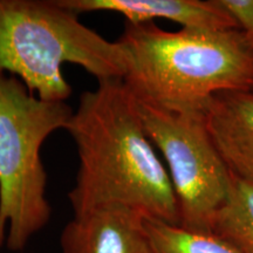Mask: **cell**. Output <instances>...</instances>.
<instances>
[{"instance_id": "obj_9", "label": "cell", "mask_w": 253, "mask_h": 253, "mask_svg": "<svg viewBox=\"0 0 253 253\" xmlns=\"http://www.w3.org/2000/svg\"><path fill=\"white\" fill-rule=\"evenodd\" d=\"M211 233L242 253H253V183L232 175L229 194L214 218Z\"/></svg>"}, {"instance_id": "obj_8", "label": "cell", "mask_w": 253, "mask_h": 253, "mask_svg": "<svg viewBox=\"0 0 253 253\" xmlns=\"http://www.w3.org/2000/svg\"><path fill=\"white\" fill-rule=\"evenodd\" d=\"M204 119L230 172L253 183V91L214 95Z\"/></svg>"}, {"instance_id": "obj_7", "label": "cell", "mask_w": 253, "mask_h": 253, "mask_svg": "<svg viewBox=\"0 0 253 253\" xmlns=\"http://www.w3.org/2000/svg\"><path fill=\"white\" fill-rule=\"evenodd\" d=\"M59 2L79 15L89 12H115L130 24L167 19L188 30H239L216 0H59Z\"/></svg>"}, {"instance_id": "obj_1", "label": "cell", "mask_w": 253, "mask_h": 253, "mask_svg": "<svg viewBox=\"0 0 253 253\" xmlns=\"http://www.w3.org/2000/svg\"><path fill=\"white\" fill-rule=\"evenodd\" d=\"M66 130L79 157L75 185L68 192L74 214L103 205H122L147 219L179 226L169 172L123 79L97 81L95 89L84 91Z\"/></svg>"}, {"instance_id": "obj_2", "label": "cell", "mask_w": 253, "mask_h": 253, "mask_svg": "<svg viewBox=\"0 0 253 253\" xmlns=\"http://www.w3.org/2000/svg\"><path fill=\"white\" fill-rule=\"evenodd\" d=\"M129 58L125 84L142 102L204 113L214 95L253 91V48L239 30L164 31L126 23L119 39Z\"/></svg>"}, {"instance_id": "obj_10", "label": "cell", "mask_w": 253, "mask_h": 253, "mask_svg": "<svg viewBox=\"0 0 253 253\" xmlns=\"http://www.w3.org/2000/svg\"><path fill=\"white\" fill-rule=\"evenodd\" d=\"M145 226L157 253H242L213 233L192 232L147 218Z\"/></svg>"}, {"instance_id": "obj_5", "label": "cell", "mask_w": 253, "mask_h": 253, "mask_svg": "<svg viewBox=\"0 0 253 253\" xmlns=\"http://www.w3.org/2000/svg\"><path fill=\"white\" fill-rule=\"evenodd\" d=\"M137 102L145 131L167 162L178 203L179 226L211 233L232 173L211 138L204 113L172 112Z\"/></svg>"}, {"instance_id": "obj_6", "label": "cell", "mask_w": 253, "mask_h": 253, "mask_svg": "<svg viewBox=\"0 0 253 253\" xmlns=\"http://www.w3.org/2000/svg\"><path fill=\"white\" fill-rule=\"evenodd\" d=\"M62 253H157L145 218L122 205L74 214L60 236Z\"/></svg>"}, {"instance_id": "obj_3", "label": "cell", "mask_w": 253, "mask_h": 253, "mask_svg": "<svg viewBox=\"0 0 253 253\" xmlns=\"http://www.w3.org/2000/svg\"><path fill=\"white\" fill-rule=\"evenodd\" d=\"M65 63L102 81L125 79L129 58L119 40L82 24L59 0H0V74L17 75L41 100L65 102L73 93Z\"/></svg>"}, {"instance_id": "obj_4", "label": "cell", "mask_w": 253, "mask_h": 253, "mask_svg": "<svg viewBox=\"0 0 253 253\" xmlns=\"http://www.w3.org/2000/svg\"><path fill=\"white\" fill-rule=\"evenodd\" d=\"M73 110L43 101L15 77L0 74V248L23 251L52 216L41 148L67 128Z\"/></svg>"}, {"instance_id": "obj_11", "label": "cell", "mask_w": 253, "mask_h": 253, "mask_svg": "<svg viewBox=\"0 0 253 253\" xmlns=\"http://www.w3.org/2000/svg\"><path fill=\"white\" fill-rule=\"evenodd\" d=\"M231 18L253 48V0H216Z\"/></svg>"}]
</instances>
